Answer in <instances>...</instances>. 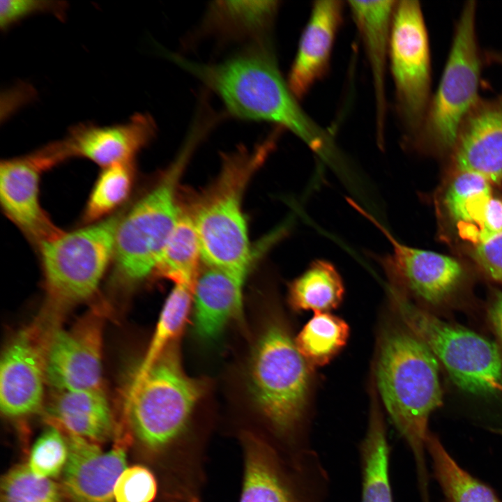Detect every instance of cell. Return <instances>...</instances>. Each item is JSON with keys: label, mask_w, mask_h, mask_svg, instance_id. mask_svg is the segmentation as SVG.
<instances>
[{"label": "cell", "mask_w": 502, "mask_h": 502, "mask_svg": "<svg viewBox=\"0 0 502 502\" xmlns=\"http://www.w3.org/2000/svg\"><path fill=\"white\" fill-rule=\"evenodd\" d=\"M248 273L206 266L199 274L192 296L195 328L199 337L217 336L231 317L240 316Z\"/></svg>", "instance_id": "44dd1931"}, {"label": "cell", "mask_w": 502, "mask_h": 502, "mask_svg": "<svg viewBox=\"0 0 502 502\" xmlns=\"http://www.w3.org/2000/svg\"><path fill=\"white\" fill-rule=\"evenodd\" d=\"M170 346L144 374L135 376L126 401L129 431L151 452L161 450L183 431L202 392Z\"/></svg>", "instance_id": "8992f818"}, {"label": "cell", "mask_w": 502, "mask_h": 502, "mask_svg": "<svg viewBox=\"0 0 502 502\" xmlns=\"http://www.w3.org/2000/svg\"><path fill=\"white\" fill-rule=\"evenodd\" d=\"M376 381L386 409L410 447L423 502H429L426 442L431 413L442 404L438 360L409 329H393L380 344Z\"/></svg>", "instance_id": "7a4b0ae2"}, {"label": "cell", "mask_w": 502, "mask_h": 502, "mask_svg": "<svg viewBox=\"0 0 502 502\" xmlns=\"http://www.w3.org/2000/svg\"><path fill=\"white\" fill-rule=\"evenodd\" d=\"M119 215L45 241L38 245L47 291L67 303L89 298L113 260Z\"/></svg>", "instance_id": "30bf717a"}, {"label": "cell", "mask_w": 502, "mask_h": 502, "mask_svg": "<svg viewBox=\"0 0 502 502\" xmlns=\"http://www.w3.org/2000/svg\"><path fill=\"white\" fill-rule=\"evenodd\" d=\"M462 252L487 278L502 284V232Z\"/></svg>", "instance_id": "e575fe53"}, {"label": "cell", "mask_w": 502, "mask_h": 502, "mask_svg": "<svg viewBox=\"0 0 502 502\" xmlns=\"http://www.w3.org/2000/svg\"><path fill=\"white\" fill-rule=\"evenodd\" d=\"M445 162L446 171L475 173L496 188L502 187V93L481 98L460 127Z\"/></svg>", "instance_id": "5bb4252c"}, {"label": "cell", "mask_w": 502, "mask_h": 502, "mask_svg": "<svg viewBox=\"0 0 502 502\" xmlns=\"http://www.w3.org/2000/svg\"><path fill=\"white\" fill-rule=\"evenodd\" d=\"M446 173L434 202L442 236L462 250L477 243L486 204L496 188L475 173Z\"/></svg>", "instance_id": "e0dca14e"}, {"label": "cell", "mask_w": 502, "mask_h": 502, "mask_svg": "<svg viewBox=\"0 0 502 502\" xmlns=\"http://www.w3.org/2000/svg\"><path fill=\"white\" fill-rule=\"evenodd\" d=\"M157 494V482L146 467L133 465L119 476L114 486L115 502H153Z\"/></svg>", "instance_id": "d6a6232c"}, {"label": "cell", "mask_w": 502, "mask_h": 502, "mask_svg": "<svg viewBox=\"0 0 502 502\" xmlns=\"http://www.w3.org/2000/svg\"><path fill=\"white\" fill-rule=\"evenodd\" d=\"M193 289L175 284L162 310L151 342L135 375L144 374L171 345L183 327L192 301Z\"/></svg>", "instance_id": "f546056e"}, {"label": "cell", "mask_w": 502, "mask_h": 502, "mask_svg": "<svg viewBox=\"0 0 502 502\" xmlns=\"http://www.w3.org/2000/svg\"><path fill=\"white\" fill-rule=\"evenodd\" d=\"M426 448L447 502H502L491 487L462 469L432 433Z\"/></svg>", "instance_id": "4316f807"}, {"label": "cell", "mask_w": 502, "mask_h": 502, "mask_svg": "<svg viewBox=\"0 0 502 502\" xmlns=\"http://www.w3.org/2000/svg\"><path fill=\"white\" fill-rule=\"evenodd\" d=\"M54 426L100 443L114 435L108 401L101 388L60 391L47 409Z\"/></svg>", "instance_id": "7402d4cb"}, {"label": "cell", "mask_w": 502, "mask_h": 502, "mask_svg": "<svg viewBox=\"0 0 502 502\" xmlns=\"http://www.w3.org/2000/svg\"><path fill=\"white\" fill-rule=\"evenodd\" d=\"M199 139L190 133L160 181L121 218L113 257L114 275L121 282L137 283L155 272L180 213L179 181Z\"/></svg>", "instance_id": "5b68a950"}, {"label": "cell", "mask_w": 502, "mask_h": 502, "mask_svg": "<svg viewBox=\"0 0 502 502\" xmlns=\"http://www.w3.org/2000/svg\"><path fill=\"white\" fill-rule=\"evenodd\" d=\"M344 9L342 1L313 3L287 79L291 91L298 100L303 98L328 73Z\"/></svg>", "instance_id": "d6986e66"}, {"label": "cell", "mask_w": 502, "mask_h": 502, "mask_svg": "<svg viewBox=\"0 0 502 502\" xmlns=\"http://www.w3.org/2000/svg\"><path fill=\"white\" fill-rule=\"evenodd\" d=\"M30 330L22 331L7 346L0 366V406L8 418H20L41 407L46 381V346Z\"/></svg>", "instance_id": "2e32d148"}, {"label": "cell", "mask_w": 502, "mask_h": 502, "mask_svg": "<svg viewBox=\"0 0 502 502\" xmlns=\"http://www.w3.org/2000/svg\"><path fill=\"white\" fill-rule=\"evenodd\" d=\"M278 9L275 1H220L211 4L206 16L207 28L229 38H268Z\"/></svg>", "instance_id": "603a6c76"}, {"label": "cell", "mask_w": 502, "mask_h": 502, "mask_svg": "<svg viewBox=\"0 0 502 502\" xmlns=\"http://www.w3.org/2000/svg\"><path fill=\"white\" fill-rule=\"evenodd\" d=\"M201 259L200 243L193 218L190 211L181 208L155 272L174 284L194 289Z\"/></svg>", "instance_id": "d4e9b609"}, {"label": "cell", "mask_w": 502, "mask_h": 502, "mask_svg": "<svg viewBox=\"0 0 502 502\" xmlns=\"http://www.w3.org/2000/svg\"><path fill=\"white\" fill-rule=\"evenodd\" d=\"M476 8L475 1L463 6L438 87L409 150L445 161L460 127L481 99L480 85L486 61L477 36Z\"/></svg>", "instance_id": "277c9868"}, {"label": "cell", "mask_w": 502, "mask_h": 502, "mask_svg": "<svg viewBox=\"0 0 502 502\" xmlns=\"http://www.w3.org/2000/svg\"><path fill=\"white\" fill-rule=\"evenodd\" d=\"M282 475L268 450L250 441L240 502H310Z\"/></svg>", "instance_id": "cb8c5ba5"}, {"label": "cell", "mask_w": 502, "mask_h": 502, "mask_svg": "<svg viewBox=\"0 0 502 502\" xmlns=\"http://www.w3.org/2000/svg\"><path fill=\"white\" fill-rule=\"evenodd\" d=\"M67 3L61 1L2 0L0 2V27L6 31L29 15L51 13L65 17Z\"/></svg>", "instance_id": "836d02e7"}, {"label": "cell", "mask_w": 502, "mask_h": 502, "mask_svg": "<svg viewBox=\"0 0 502 502\" xmlns=\"http://www.w3.org/2000/svg\"><path fill=\"white\" fill-rule=\"evenodd\" d=\"M268 39L253 41L218 63L193 62L167 52L165 55L216 93L233 116L277 124L324 160L335 162L341 155L333 135L301 107L280 71Z\"/></svg>", "instance_id": "6da1fadb"}, {"label": "cell", "mask_w": 502, "mask_h": 502, "mask_svg": "<svg viewBox=\"0 0 502 502\" xmlns=\"http://www.w3.org/2000/svg\"><path fill=\"white\" fill-rule=\"evenodd\" d=\"M54 167L40 150L7 159L0 165V201L6 215L38 246L63 231L50 220L40 202L43 172Z\"/></svg>", "instance_id": "7c38bea8"}, {"label": "cell", "mask_w": 502, "mask_h": 502, "mask_svg": "<svg viewBox=\"0 0 502 502\" xmlns=\"http://www.w3.org/2000/svg\"><path fill=\"white\" fill-rule=\"evenodd\" d=\"M501 232H502V195L494 193L486 204L476 244Z\"/></svg>", "instance_id": "d590c367"}, {"label": "cell", "mask_w": 502, "mask_h": 502, "mask_svg": "<svg viewBox=\"0 0 502 502\" xmlns=\"http://www.w3.org/2000/svg\"><path fill=\"white\" fill-rule=\"evenodd\" d=\"M68 457L67 438L59 428L53 425L45 429L34 443L27 465L36 476L51 479L63 473Z\"/></svg>", "instance_id": "1f68e13d"}, {"label": "cell", "mask_w": 502, "mask_h": 502, "mask_svg": "<svg viewBox=\"0 0 502 502\" xmlns=\"http://www.w3.org/2000/svg\"><path fill=\"white\" fill-rule=\"evenodd\" d=\"M155 128V121L149 114H136L121 124H77L61 140L70 158L82 157L105 168L132 162L139 151L153 137Z\"/></svg>", "instance_id": "ac0fdd59"}, {"label": "cell", "mask_w": 502, "mask_h": 502, "mask_svg": "<svg viewBox=\"0 0 502 502\" xmlns=\"http://www.w3.org/2000/svg\"><path fill=\"white\" fill-rule=\"evenodd\" d=\"M489 324L502 342V291H495L487 308Z\"/></svg>", "instance_id": "8d00e7d4"}, {"label": "cell", "mask_w": 502, "mask_h": 502, "mask_svg": "<svg viewBox=\"0 0 502 502\" xmlns=\"http://www.w3.org/2000/svg\"><path fill=\"white\" fill-rule=\"evenodd\" d=\"M310 367L283 326L273 324L264 330L251 359V392L263 413L282 432L291 430L303 418Z\"/></svg>", "instance_id": "ba28073f"}, {"label": "cell", "mask_w": 502, "mask_h": 502, "mask_svg": "<svg viewBox=\"0 0 502 502\" xmlns=\"http://www.w3.org/2000/svg\"><path fill=\"white\" fill-rule=\"evenodd\" d=\"M486 64L496 63L502 66V51L484 50Z\"/></svg>", "instance_id": "74e56055"}, {"label": "cell", "mask_w": 502, "mask_h": 502, "mask_svg": "<svg viewBox=\"0 0 502 502\" xmlns=\"http://www.w3.org/2000/svg\"><path fill=\"white\" fill-rule=\"evenodd\" d=\"M397 1H349L348 6L367 53L372 75L376 105V130L380 147L384 144L386 73L390 36Z\"/></svg>", "instance_id": "ffe728a7"}, {"label": "cell", "mask_w": 502, "mask_h": 502, "mask_svg": "<svg viewBox=\"0 0 502 502\" xmlns=\"http://www.w3.org/2000/svg\"><path fill=\"white\" fill-rule=\"evenodd\" d=\"M101 336L95 318L54 331L46 346V381L59 392L101 388Z\"/></svg>", "instance_id": "4fadbf2b"}, {"label": "cell", "mask_w": 502, "mask_h": 502, "mask_svg": "<svg viewBox=\"0 0 502 502\" xmlns=\"http://www.w3.org/2000/svg\"><path fill=\"white\" fill-rule=\"evenodd\" d=\"M69 457L61 485L72 502H115L114 489L126 466V443L118 438L112 448L68 434Z\"/></svg>", "instance_id": "9a60e30c"}, {"label": "cell", "mask_w": 502, "mask_h": 502, "mask_svg": "<svg viewBox=\"0 0 502 502\" xmlns=\"http://www.w3.org/2000/svg\"><path fill=\"white\" fill-rule=\"evenodd\" d=\"M355 208L374 224L392 245L390 253L375 257L388 277L389 286L437 307L452 303L466 289L470 273L463 260L403 244L360 206Z\"/></svg>", "instance_id": "8fae6325"}, {"label": "cell", "mask_w": 502, "mask_h": 502, "mask_svg": "<svg viewBox=\"0 0 502 502\" xmlns=\"http://www.w3.org/2000/svg\"><path fill=\"white\" fill-rule=\"evenodd\" d=\"M132 162L104 168L89 195L82 220L95 223L121 206L128 197L133 184Z\"/></svg>", "instance_id": "f1b7e54d"}, {"label": "cell", "mask_w": 502, "mask_h": 502, "mask_svg": "<svg viewBox=\"0 0 502 502\" xmlns=\"http://www.w3.org/2000/svg\"><path fill=\"white\" fill-rule=\"evenodd\" d=\"M0 502H72L62 485L40 478L27 464L12 467L2 477Z\"/></svg>", "instance_id": "4dcf8cb0"}, {"label": "cell", "mask_w": 502, "mask_h": 502, "mask_svg": "<svg viewBox=\"0 0 502 502\" xmlns=\"http://www.w3.org/2000/svg\"><path fill=\"white\" fill-rule=\"evenodd\" d=\"M388 291L408 329L421 340L462 390L480 396L502 390V353L494 342L417 307L406 294Z\"/></svg>", "instance_id": "52a82bcc"}, {"label": "cell", "mask_w": 502, "mask_h": 502, "mask_svg": "<svg viewBox=\"0 0 502 502\" xmlns=\"http://www.w3.org/2000/svg\"><path fill=\"white\" fill-rule=\"evenodd\" d=\"M349 335V326L343 319L328 312H315L295 343L310 367H321L345 346Z\"/></svg>", "instance_id": "83f0119b"}, {"label": "cell", "mask_w": 502, "mask_h": 502, "mask_svg": "<svg viewBox=\"0 0 502 502\" xmlns=\"http://www.w3.org/2000/svg\"><path fill=\"white\" fill-rule=\"evenodd\" d=\"M395 107L407 147L419 132L432 92V65L427 29L418 1H397L389 43Z\"/></svg>", "instance_id": "9c48e42d"}, {"label": "cell", "mask_w": 502, "mask_h": 502, "mask_svg": "<svg viewBox=\"0 0 502 502\" xmlns=\"http://www.w3.org/2000/svg\"><path fill=\"white\" fill-rule=\"evenodd\" d=\"M275 134L252 150L240 147L225 155L217 178L190 211L206 266L250 271L258 257L250 243L243 201L251 178L275 146Z\"/></svg>", "instance_id": "3957f363"}, {"label": "cell", "mask_w": 502, "mask_h": 502, "mask_svg": "<svg viewBox=\"0 0 502 502\" xmlns=\"http://www.w3.org/2000/svg\"><path fill=\"white\" fill-rule=\"evenodd\" d=\"M344 294L342 277L335 266L325 259L312 261L294 280L289 289V301L298 310L328 312L336 308Z\"/></svg>", "instance_id": "484cf974"}]
</instances>
